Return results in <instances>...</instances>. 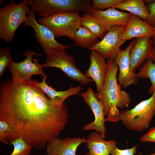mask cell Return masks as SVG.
Listing matches in <instances>:
<instances>
[{
  "instance_id": "cell-1",
  "label": "cell",
  "mask_w": 155,
  "mask_h": 155,
  "mask_svg": "<svg viewBox=\"0 0 155 155\" xmlns=\"http://www.w3.org/2000/svg\"><path fill=\"white\" fill-rule=\"evenodd\" d=\"M68 109L64 103L51 101L34 80L24 82L5 79L0 85V121L11 130L7 141L19 137L32 148L43 149L58 137L68 121Z\"/></svg>"
},
{
  "instance_id": "cell-2",
  "label": "cell",
  "mask_w": 155,
  "mask_h": 155,
  "mask_svg": "<svg viewBox=\"0 0 155 155\" xmlns=\"http://www.w3.org/2000/svg\"><path fill=\"white\" fill-rule=\"evenodd\" d=\"M106 63L107 72L102 88L95 94L104 105L105 121L117 122L120 121L118 108L128 107L131 99L129 94L121 90V85L118 83L117 74L119 68L114 59H108Z\"/></svg>"
},
{
  "instance_id": "cell-3",
  "label": "cell",
  "mask_w": 155,
  "mask_h": 155,
  "mask_svg": "<svg viewBox=\"0 0 155 155\" xmlns=\"http://www.w3.org/2000/svg\"><path fill=\"white\" fill-rule=\"evenodd\" d=\"M26 0L18 4L12 0L0 8V38L6 43L13 40L15 33L27 19L29 8Z\"/></svg>"
},
{
  "instance_id": "cell-4",
  "label": "cell",
  "mask_w": 155,
  "mask_h": 155,
  "mask_svg": "<svg viewBox=\"0 0 155 155\" xmlns=\"http://www.w3.org/2000/svg\"><path fill=\"white\" fill-rule=\"evenodd\" d=\"M155 115V92L149 98L140 102L133 108L120 111L119 118L128 130L143 131L148 128Z\"/></svg>"
},
{
  "instance_id": "cell-5",
  "label": "cell",
  "mask_w": 155,
  "mask_h": 155,
  "mask_svg": "<svg viewBox=\"0 0 155 155\" xmlns=\"http://www.w3.org/2000/svg\"><path fill=\"white\" fill-rule=\"evenodd\" d=\"M41 18L60 12L80 13L91 9L89 0H26Z\"/></svg>"
},
{
  "instance_id": "cell-6",
  "label": "cell",
  "mask_w": 155,
  "mask_h": 155,
  "mask_svg": "<svg viewBox=\"0 0 155 155\" xmlns=\"http://www.w3.org/2000/svg\"><path fill=\"white\" fill-rule=\"evenodd\" d=\"M46 55V60L42 65L43 68L50 67L58 68L68 77L80 83L82 85L88 84L94 81L76 67L74 58L68 54L65 49H54Z\"/></svg>"
},
{
  "instance_id": "cell-7",
  "label": "cell",
  "mask_w": 155,
  "mask_h": 155,
  "mask_svg": "<svg viewBox=\"0 0 155 155\" xmlns=\"http://www.w3.org/2000/svg\"><path fill=\"white\" fill-rule=\"evenodd\" d=\"M81 17L79 13L63 12L40 18L38 22L49 28L57 38L67 36L73 40L80 26Z\"/></svg>"
},
{
  "instance_id": "cell-8",
  "label": "cell",
  "mask_w": 155,
  "mask_h": 155,
  "mask_svg": "<svg viewBox=\"0 0 155 155\" xmlns=\"http://www.w3.org/2000/svg\"><path fill=\"white\" fill-rule=\"evenodd\" d=\"M23 24L26 26L31 27L34 30L36 40L46 55L54 49H66L72 46L63 45L57 42L53 32L47 26L39 24L37 22L35 13L30 7L27 14V19Z\"/></svg>"
},
{
  "instance_id": "cell-9",
  "label": "cell",
  "mask_w": 155,
  "mask_h": 155,
  "mask_svg": "<svg viewBox=\"0 0 155 155\" xmlns=\"http://www.w3.org/2000/svg\"><path fill=\"white\" fill-rule=\"evenodd\" d=\"M26 57L21 62L16 63L12 61L8 66L12 79L16 80L30 82L32 80L31 76L34 75L46 76L42 69V65L39 64L38 60L33 58L34 55L40 56V54L35 51H29L24 54Z\"/></svg>"
},
{
  "instance_id": "cell-10",
  "label": "cell",
  "mask_w": 155,
  "mask_h": 155,
  "mask_svg": "<svg viewBox=\"0 0 155 155\" xmlns=\"http://www.w3.org/2000/svg\"><path fill=\"white\" fill-rule=\"evenodd\" d=\"M125 27L118 26L112 28L101 41L89 50L97 52L105 59H114L120 47L126 41L120 38Z\"/></svg>"
},
{
  "instance_id": "cell-11",
  "label": "cell",
  "mask_w": 155,
  "mask_h": 155,
  "mask_svg": "<svg viewBox=\"0 0 155 155\" xmlns=\"http://www.w3.org/2000/svg\"><path fill=\"white\" fill-rule=\"evenodd\" d=\"M80 95L90 107L95 117L93 122L84 125L82 130L84 131L94 130L100 132L105 137L106 132L104 123L106 121L103 104L96 98L91 88H88L86 92L81 93Z\"/></svg>"
},
{
  "instance_id": "cell-12",
  "label": "cell",
  "mask_w": 155,
  "mask_h": 155,
  "mask_svg": "<svg viewBox=\"0 0 155 155\" xmlns=\"http://www.w3.org/2000/svg\"><path fill=\"white\" fill-rule=\"evenodd\" d=\"M136 40V38L125 49H120L114 59L119 69L117 80L124 88H126L131 85H136L138 82L136 73L131 69L129 58L130 52Z\"/></svg>"
},
{
  "instance_id": "cell-13",
  "label": "cell",
  "mask_w": 155,
  "mask_h": 155,
  "mask_svg": "<svg viewBox=\"0 0 155 155\" xmlns=\"http://www.w3.org/2000/svg\"><path fill=\"white\" fill-rule=\"evenodd\" d=\"M90 11L105 33L107 32L115 26H126L131 14L118 11L113 7L108 8L105 11L91 9Z\"/></svg>"
},
{
  "instance_id": "cell-14",
  "label": "cell",
  "mask_w": 155,
  "mask_h": 155,
  "mask_svg": "<svg viewBox=\"0 0 155 155\" xmlns=\"http://www.w3.org/2000/svg\"><path fill=\"white\" fill-rule=\"evenodd\" d=\"M153 49L151 37L136 38L129 53L130 67L133 71L135 73L137 69L151 57Z\"/></svg>"
},
{
  "instance_id": "cell-15",
  "label": "cell",
  "mask_w": 155,
  "mask_h": 155,
  "mask_svg": "<svg viewBox=\"0 0 155 155\" xmlns=\"http://www.w3.org/2000/svg\"><path fill=\"white\" fill-rule=\"evenodd\" d=\"M85 137H67L64 139L58 137L49 142L46 146L47 155H76L78 147L86 143Z\"/></svg>"
},
{
  "instance_id": "cell-16",
  "label": "cell",
  "mask_w": 155,
  "mask_h": 155,
  "mask_svg": "<svg viewBox=\"0 0 155 155\" xmlns=\"http://www.w3.org/2000/svg\"><path fill=\"white\" fill-rule=\"evenodd\" d=\"M91 51L90 65L85 74L95 82L98 92L101 90L106 78L107 65L102 55L94 50Z\"/></svg>"
},
{
  "instance_id": "cell-17",
  "label": "cell",
  "mask_w": 155,
  "mask_h": 155,
  "mask_svg": "<svg viewBox=\"0 0 155 155\" xmlns=\"http://www.w3.org/2000/svg\"><path fill=\"white\" fill-rule=\"evenodd\" d=\"M154 27L136 15L131 14L121 39L125 40L133 38L152 37Z\"/></svg>"
},
{
  "instance_id": "cell-18",
  "label": "cell",
  "mask_w": 155,
  "mask_h": 155,
  "mask_svg": "<svg viewBox=\"0 0 155 155\" xmlns=\"http://www.w3.org/2000/svg\"><path fill=\"white\" fill-rule=\"evenodd\" d=\"M105 138L99 132L90 134L86 139L88 151L85 155H109L116 142L114 140H106Z\"/></svg>"
},
{
  "instance_id": "cell-19",
  "label": "cell",
  "mask_w": 155,
  "mask_h": 155,
  "mask_svg": "<svg viewBox=\"0 0 155 155\" xmlns=\"http://www.w3.org/2000/svg\"><path fill=\"white\" fill-rule=\"evenodd\" d=\"M46 76L43 77L41 82H38L36 80L34 81L36 85L47 95L51 101L58 104L62 105L68 97L73 95L78 94L83 88L82 85L75 87L71 86L66 90L57 91L46 84Z\"/></svg>"
},
{
  "instance_id": "cell-20",
  "label": "cell",
  "mask_w": 155,
  "mask_h": 155,
  "mask_svg": "<svg viewBox=\"0 0 155 155\" xmlns=\"http://www.w3.org/2000/svg\"><path fill=\"white\" fill-rule=\"evenodd\" d=\"M112 7L127 11L145 21L149 12L148 6L142 0H126L113 5Z\"/></svg>"
},
{
  "instance_id": "cell-21",
  "label": "cell",
  "mask_w": 155,
  "mask_h": 155,
  "mask_svg": "<svg viewBox=\"0 0 155 155\" xmlns=\"http://www.w3.org/2000/svg\"><path fill=\"white\" fill-rule=\"evenodd\" d=\"M76 45L90 49L100 41L95 34L86 27L80 26L74 34Z\"/></svg>"
},
{
  "instance_id": "cell-22",
  "label": "cell",
  "mask_w": 155,
  "mask_h": 155,
  "mask_svg": "<svg viewBox=\"0 0 155 155\" xmlns=\"http://www.w3.org/2000/svg\"><path fill=\"white\" fill-rule=\"evenodd\" d=\"M137 78L145 79L149 78L151 85L148 90V93L152 94L155 92V63L151 58L147 59L139 68L136 73Z\"/></svg>"
},
{
  "instance_id": "cell-23",
  "label": "cell",
  "mask_w": 155,
  "mask_h": 155,
  "mask_svg": "<svg viewBox=\"0 0 155 155\" xmlns=\"http://www.w3.org/2000/svg\"><path fill=\"white\" fill-rule=\"evenodd\" d=\"M80 25L88 29L95 35L98 38L101 40L105 34L90 10L84 11L81 17Z\"/></svg>"
},
{
  "instance_id": "cell-24",
  "label": "cell",
  "mask_w": 155,
  "mask_h": 155,
  "mask_svg": "<svg viewBox=\"0 0 155 155\" xmlns=\"http://www.w3.org/2000/svg\"><path fill=\"white\" fill-rule=\"evenodd\" d=\"M13 147V150L10 155H30L32 148L22 137L13 140L10 144Z\"/></svg>"
},
{
  "instance_id": "cell-25",
  "label": "cell",
  "mask_w": 155,
  "mask_h": 155,
  "mask_svg": "<svg viewBox=\"0 0 155 155\" xmlns=\"http://www.w3.org/2000/svg\"><path fill=\"white\" fill-rule=\"evenodd\" d=\"M10 49L5 47L0 49V77L3 76L4 71L12 61Z\"/></svg>"
},
{
  "instance_id": "cell-26",
  "label": "cell",
  "mask_w": 155,
  "mask_h": 155,
  "mask_svg": "<svg viewBox=\"0 0 155 155\" xmlns=\"http://www.w3.org/2000/svg\"><path fill=\"white\" fill-rule=\"evenodd\" d=\"M124 0H93L91 5V9L95 11H100L112 7Z\"/></svg>"
},
{
  "instance_id": "cell-27",
  "label": "cell",
  "mask_w": 155,
  "mask_h": 155,
  "mask_svg": "<svg viewBox=\"0 0 155 155\" xmlns=\"http://www.w3.org/2000/svg\"><path fill=\"white\" fill-rule=\"evenodd\" d=\"M11 130L9 124L5 121H0V141L3 144L5 145L8 144L6 139Z\"/></svg>"
},
{
  "instance_id": "cell-28",
  "label": "cell",
  "mask_w": 155,
  "mask_h": 155,
  "mask_svg": "<svg viewBox=\"0 0 155 155\" xmlns=\"http://www.w3.org/2000/svg\"><path fill=\"white\" fill-rule=\"evenodd\" d=\"M138 145H135L130 148L121 150L116 146L112 150L110 154L111 155H134L137 152Z\"/></svg>"
},
{
  "instance_id": "cell-29",
  "label": "cell",
  "mask_w": 155,
  "mask_h": 155,
  "mask_svg": "<svg viewBox=\"0 0 155 155\" xmlns=\"http://www.w3.org/2000/svg\"><path fill=\"white\" fill-rule=\"evenodd\" d=\"M148 7L149 14L145 22L154 27H155V1L148 4Z\"/></svg>"
},
{
  "instance_id": "cell-30",
  "label": "cell",
  "mask_w": 155,
  "mask_h": 155,
  "mask_svg": "<svg viewBox=\"0 0 155 155\" xmlns=\"http://www.w3.org/2000/svg\"><path fill=\"white\" fill-rule=\"evenodd\" d=\"M140 139L142 142L155 143V126L150 128L146 134L140 138Z\"/></svg>"
},
{
  "instance_id": "cell-31",
  "label": "cell",
  "mask_w": 155,
  "mask_h": 155,
  "mask_svg": "<svg viewBox=\"0 0 155 155\" xmlns=\"http://www.w3.org/2000/svg\"><path fill=\"white\" fill-rule=\"evenodd\" d=\"M152 38V40L153 49L151 58L153 62L155 63V27H154Z\"/></svg>"
},
{
  "instance_id": "cell-32",
  "label": "cell",
  "mask_w": 155,
  "mask_h": 155,
  "mask_svg": "<svg viewBox=\"0 0 155 155\" xmlns=\"http://www.w3.org/2000/svg\"><path fill=\"white\" fill-rule=\"evenodd\" d=\"M138 155H144L141 152H140L138 153ZM148 155H155V152L153 153H152V154H149Z\"/></svg>"
}]
</instances>
